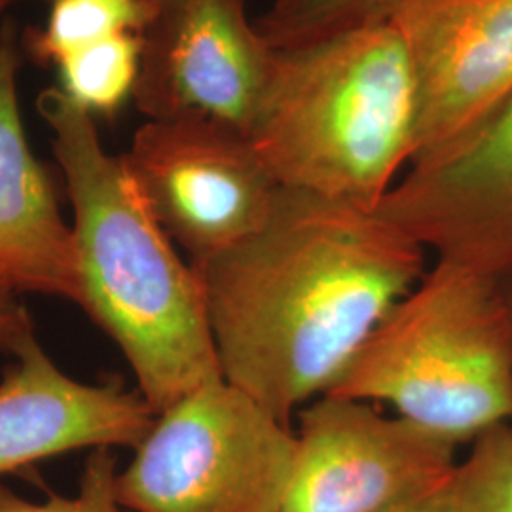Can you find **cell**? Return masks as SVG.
I'll return each mask as SVG.
<instances>
[{
    "mask_svg": "<svg viewBox=\"0 0 512 512\" xmlns=\"http://www.w3.org/2000/svg\"><path fill=\"white\" fill-rule=\"evenodd\" d=\"M296 448L291 423L220 378L156 416L118 497L129 512H281Z\"/></svg>",
    "mask_w": 512,
    "mask_h": 512,
    "instance_id": "5",
    "label": "cell"
},
{
    "mask_svg": "<svg viewBox=\"0 0 512 512\" xmlns=\"http://www.w3.org/2000/svg\"><path fill=\"white\" fill-rule=\"evenodd\" d=\"M456 512H512V423L471 442L450 482Z\"/></svg>",
    "mask_w": 512,
    "mask_h": 512,
    "instance_id": "15",
    "label": "cell"
},
{
    "mask_svg": "<svg viewBox=\"0 0 512 512\" xmlns=\"http://www.w3.org/2000/svg\"><path fill=\"white\" fill-rule=\"evenodd\" d=\"M416 128L412 59L376 14L275 48L249 139L281 188L378 211L414 158Z\"/></svg>",
    "mask_w": 512,
    "mask_h": 512,
    "instance_id": "3",
    "label": "cell"
},
{
    "mask_svg": "<svg viewBox=\"0 0 512 512\" xmlns=\"http://www.w3.org/2000/svg\"><path fill=\"white\" fill-rule=\"evenodd\" d=\"M274 57L245 0H160L133 97L148 120L203 118L249 137Z\"/></svg>",
    "mask_w": 512,
    "mask_h": 512,
    "instance_id": "9",
    "label": "cell"
},
{
    "mask_svg": "<svg viewBox=\"0 0 512 512\" xmlns=\"http://www.w3.org/2000/svg\"><path fill=\"white\" fill-rule=\"evenodd\" d=\"M380 14L403 35L416 74L412 162L475 128L512 92V0H391Z\"/></svg>",
    "mask_w": 512,
    "mask_h": 512,
    "instance_id": "10",
    "label": "cell"
},
{
    "mask_svg": "<svg viewBox=\"0 0 512 512\" xmlns=\"http://www.w3.org/2000/svg\"><path fill=\"white\" fill-rule=\"evenodd\" d=\"M14 42L0 40V283L14 293L65 298L82 308L73 226L29 148L18 101Z\"/></svg>",
    "mask_w": 512,
    "mask_h": 512,
    "instance_id": "12",
    "label": "cell"
},
{
    "mask_svg": "<svg viewBox=\"0 0 512 512\" xmlns=\"http://www.w3.org/2000/svg\"><path fill=\"white\" fill-rule=\"evenodd\" d=\"M118 463L110 448H95L74 497L52 494L31 501L0 484V512H129L118 497Z\"/></svg>",
    "mask_w": 512,
    "mask_h": 512,
    "instance_id": "17",
    "label": "cell"
},
{
    "mask_svg": "<svg viewBox=\"0 0 512 512\" xmlns=\"http://www.w3.org/2000/svg\"><path fill=\"white\" fill-rule=\"evenodd\" d=\"M391 0H283L262 23V33L275 48L342 29L380 14Z\"/></svg>",
    "mask_w": 512,
    "mask_h": 512,
    "instance_id": "16",
    "label": "cell"
},
{
    "mask_svg": "<svg viewBox=\"0 0 512 512\" xmlns=\"http://www.w3.org/2000/svg\"><path fill=\"white\" fill-rule=\"evenodd\" d=\"M296 461L281 512H387L444 488L450 440L366 401L321 395L296 412Z\"/></svg>",
    "mask_w": 512,
    "mask_h": 512,
    "instance_id": "7",
    "label": "cell"
},
{
    "mask_svg": "<svg viewBox=\"0 0 512 512\" xmlns=\"http://www.w3.org/2000/svg\"><path fill=\"white\" fill-rule=\"evenodd\" d=\"M450 482L435 494L425 495L408 505L387 512H456L452 503V494H450Z\"/></svg>",
    "mask_w": 512,
    "mask_h": 512,
    "instance_id": "19",
    "label": "cell"
},
{
    "mask_svg": "<svg viewBox=\"0 0 512 512\" xmlns=\"http://www.w3.org/2000/svg\"><path fill=\"white\" fill-rule=\"evenodd\" d=\"M154 2H160V0H154Z\"/></svg>",
    "mask_w": 512,
    "mask_h": 512,
    "instance_id": "23",
    "label": "cell"
},
{
    "mask_svg": "<svg viewBox=\"0 0 512 512\" xmlns=\"http://www.w3.org/2000/svg\"><path fill=\"white\" fill-rule=\"evenodd\" d=\"M74 209L82 310L124 353L156 414L222 378L203 281L150 211L92 114L59 88L38 95Z\"/></svg>",
    "mask_w": 512,
    "mask_h": 512,
    "instance_id": "2",
    "label": "cell"
},
{
    "mask_svg": "<svg viewBox=\"0 0 512 512\" xmlns=\"http://www.w3.org/2000/svg\"><path fill=\"white\" fill-rule=\"evenodd\" d=\"M503 283V291H505V298H507V308H509V319H511V334H512V275L507 279H501Z\"/></svg>",
    "mask_w": 512,
    "mask_h": 512,
    "instance_id": "20",
    "label": "cell"
},
{
    "mask_svg": "<svg viewBox=\"0 0 512 512\" xmlns=\"http://www.w3.org/2000/svg\"><path fill=\"white\" fill-rule=\"evenodd\" d=\"M425 253L378 211L281 188L256 236L194 266L222 378L291 423L420 281Z\"/></svg>",
    "mask_w": 512,
    "mask_h": 512,
    "instance_id": "1",
    "label": "cell"
},
{
    "mask_svg": "<svg viewBox=\"0 0 512 512\" xmlns=\"http://www.w3.org/2000/svg\"><path fill=\"white\" fill-rule=\"evenodd\" d=\"M154 0H52L42 31L31 35V50L44 63L124 33L143 35L156 16Z\"/></svg>",
    "mask_w": 512,
    "mask_h": 512,
    "instance_id": "13",
    "label": "cell"
},
{
    "mask_svg": "<svg viewBox=\"0 0 512 512\" xmlns=\"http://www.w3.org/2000/svg\"><path fill=\"white\" fill-rule=\"evenodd\" d=\"M325 395L389 404L456 446L512 423L511 319L501 279L435 260Z\"/></svg>",
    "mask_w": 512,
    "mask_h": 512,
    "instance_id": "4",
    "label": "cell"
},
{
    "mask_svg": "<svg viewBox=\"0 0 512 512\" xmlns=\"http://www.w3.org/2000/svg\"><path fill=\"white\" fill-rule=\"evenodd\" d=\"M124 160L150 211L192 266L256 236L281 192L245 133L203 118L148 120Z\"/></svg>",
    "mask_w": 512,
    "mask_h": 512,
    "instance_id": "6",
    "label": "cell"
},
{
    "mask_svg": "<svg viewBox=\"0 0 512 512\" xmlns=\"http://www.w3.org/2000/svg\"><path fill=\"white\" fill-rule=\"evenodd\" d=\"M31 330L29 311L21 306L18 293L0 283V348H12L18 338Z\"/></svg>",
    "mask_w": 512,
    "mask_h": 512,
    "instance_id": "18",
    "label": "cell"
},
{
    "mask_svg": "<svg viewBox=\"0 0 512 512\" xmlns=\"http://www.w3.org/2000/svg\"><path fill=\"white\" fill-rule=\"evenodd\" d=\"M378 213L437 260L512 275V92L475 128L421 156Z\"/></svg>",
    "mask_w": 512,
    "mask_h": 512,
    "instance_id": "8",
    "label": "cell"
},
{
    "mask_svg": "<svg viewBox=\"0 0 512 512\" xmlns=\"http://www.w3.org/2000/svg\"><path fill=\"white\" fill-rule=\"evenodd\" d=\"M10 351L0 382V476L84 448H137L156 420L147 399L122 382L84 384L67 376L33 330Z\"/></svg>",
    "mask_w": 512,
    "mask_h": 512,
    "instance_id": "11",
    "label": "cell"
},
{
    "mask_svg": "<svg viewBox=\"0 0 512 512\" xmlns=\"http://www.w3.org/2000/svg\"><path fill=\"white\" fill-rule=\"evenodd\" d=\"M143 35L124 33L57 61L61 92L88 114H110L135 92Z\"/></svg>",
    "mask_w": 512,
    "mask_h": 512,
    "instance_id": "14",
    "label": "cell"
},
{
    "mask_svg": "<svg viewBox=\"0 0 512 512\" xmlns=\"http://www.w3.org/2000/svg\"><path fill=\"white\" fill-rule=\"evenodd\" d=\"M275 2H283V0H275Z\"/></svg>",
    "mask_w": 512,
    "mask_h": 512,
    "instance_id": "22",
    "label": "cell"
},
{
    "mask_svg": "<svg viewBox=\"0 0 512 512\" xmlns=\"http://www.w3.org/2000/svg\"><path fill=\"white\" fill-rule=\"evenodd\" d=\"M10 2H12V0H0V12H2Z\"/></svg>",
    "mask_w": 512,
    "mask_h": 512,
    "instance_id": "21",
    "label": "cell"
}]
</instances>
